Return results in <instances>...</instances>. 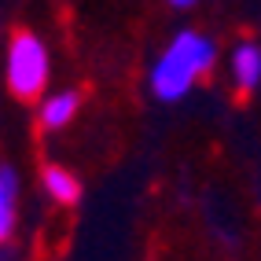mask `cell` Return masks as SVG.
<instances>
[{
    "label": "cell",
    "mask_w": 261,
    "mask_h": 261,
    "mask_svg": "<svg viewBox=\"0 0 261 261\" xmlns=\"http://www.w3.org/2000/svg\"><path fill=\"white\" fill-rule=\"evenodd\" d=\"M214 63H217V44L199 30H180L151 66V92L162 103H177L214 70Z\"/></svg>",
    "instance_id": "6da1fadb"
},
{
    "label": "cell",
    "mask_w": 261,
    "mask_h": 261,
    "mask_svg": "<svg viewBox=\"0 0 261 261\" xmlns=\"http://www.w3.org/2000/svg\"><path fill=\"white\" fill-rule=\"evenodd\" d=\"M48 74H51V56L48 44L37 33H15L4 56V77L15 99H37L48 89Z\"/></svg>",
    "instance_id": "7a4b0ae2"
},
{
    "label": "cell",
    "mask_w": 261,
    "mask_h": 261,
    "mask_svg": "<svg viewBox=\"0 0 261 261\" xmlns=\"http://www.w3.org/2000/svg\"><path fill=\"white\" fill-rule=\"evenodd\" d=\"M228 74H232L239 92H254L261 85V48L250 44V41L236 44L232 56H228Z\"/></svg>",
    "instance_id": "3957f363"
},
{
    "label": "cell",
    "mask_w": 261,
    "mask_h": 261,
    "mask_svg": "<svg viewBox=\"0 0 261 261\" xmlns=\"http://www.w3.org/2000/svg\"><path fill=\"white\" fill-rule=\"evenodd\" d=\"M77 107H81V96H77L74 89L48 92V96L41 99V125H44V129H66V125L74 121Z\"/></svg>",
    "instance_id": "277c9868"
},
{
    "label": "cell",
    "mask_w": 261,
    "mask_h": 261,
    "mask_svg": "<svg viewBox=\"0 0 261 261\" xmlns=\"http://www.w3.org/2000/svg\"><path fill=\"white\" fill-rule=\"evenodd\" d=\"M41 180H44V195L51 202H59V206H74L81 199V180L63 166H44Z\"/></svg>",
    "instance_id": "5b68a950"
},
{
    "label": "cell",
    "mask_w": 261,
    "mask_h": 261,
    "mask_svg": "<svg viewBox=\"0 0 261 261\" xmlns=\"http://www.w3.org/2000/svg\"><path fill=\"white\" fill-rule=\"evenodd\" d=\"M19 221V180L11 169H0V243H8Z\"/></svg>",
    "instance_id": "8992f818"
},
{
    "label": "cell",
    "mask_w": 261,
    "mask_h": 261,
    "mask_svg": "<svg viewBox=\"0 0 261 261\" xmlns=\"http://www.w3.org/2000/svg\"><path fill=\"white\" fill-rule=\"evenodd\" d=\"M173 8H191V4H199V0H169Z\"/></svg>",
    "instance_id": "52a82bcc"
}]
</instances>
